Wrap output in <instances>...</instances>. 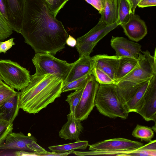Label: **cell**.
<instances>
[{"mask_svg": "<svg viewBox=\"0 0 156 156\" xmlns=\"http://www.w3.org/2000/svg\"><path fill=\"white\" fill-rule=\"evenodd\" d=\"M45 0H24L20 33L35 53L55 55L65 48L69 35Z\"/></svg>", "mask_w": 156, "mask_h": 156, "instance_id": "6da1fadb", "label": "cell"}, {"mask_svg": "<svg viewBox=\"0 0 156 156\" xmlns=\"http://www.w3.org/2000/svg\"><path fill=\"white\" fill-rule=\"evenodd\" d=\"M63 83L62 80L52 75L35 73L21 90L20 108L29 114L38 113L60 97Z\"/></svg>", "mask_w": 156, "mask_h": 156, "instance_id": "7a4b0ae2", "label": "cell"}, {"mask_svg": "<svg viewBox=\"0 0 156 156\" xmlns=\"http://www.w3.org/2000/svg\"><path fill=\"white\" fill-rule=\"evenodd\" d=\"M137 59L136 66L115 84L125 105L133 95L141 84L150 80L156 74V48L153 55L147 50L142 51Z\"/></svg>", "mask_w": 156, "mask_h": 156, "instance_id": "3957f363", "label": "cell"}, {"mask_svg": "<svg viewBox=\"0 0 156 156\" xmlns=\"http://www.w3.org/2000/svg\"><path fill=\"white\" fill-rule=\"evenodd\" d=\"M95 105L101 114L106 117L124 119L128 118L129 113L115 84H99L95 96Z\"/></svg>", "mask_w": 156, "mask_h": 156, "instance_id": "277c9868", "label": "cell"}, {"mask_svg": "<svg viewBox=\"0 0 156 156\" xmlns=\"http://www.w3.org/2000/svg\"><path fill=\"white\" fill-rule=\"evenodd\" d=\"M32 61L36 69L35 74L51 75L60 78L63 82L74 64L73 63H69L48 53H36Z\"/></svg>", "mask_w": 156, "mask_h": 156, "instance_id": "5b68a950", "label": "cell"}, {"mask_svg": "<svg viewBox=\"0 0 156 156\" xmlns=\"http://www.w3.org/2000/svg\"><path fill=\"white\" fill-rule=\"evenodd\" d=\"M0 76L5 83L18 91L26 87L30 81V72L16 62L0 60Z\"/></svg>", "mask_w": 156, "mask_h": 156, "instance_id": "8992f818", "label": "cell"}, {"mask_svg": "<svg viewBox=\"0 0 156 156\" xmlns=\"http://www.w3.org/2000/svg\"><path fill=\"white\" fill-rule=\"evenodd\" d=\"M118 26L117 22L108 24L99 20L98 23L87 33L77 38L75 46L79 57L90 56L98 43Z\"/></svg>", "mask_w": 156, "mask_h": 156, "instance_id": "52a82bcc", "label": "cell"}, {"mask_svg": "<svg viewBox=\"0 0 156 156\" xmlns=\"http://www.w3.org/2000/svg\"><path fill=\"white\" fill-rule=\"evenodd\" d=\"M37 139L31 134L25 135L21 132H12L8 135L0 150L24 151L36 153L47 152L37 143Z\"/></svg>", "mask_w": 156, "mask_h": 156, "instance_id": "ba28073f", "label": "cell"}, {"mask_svg": "<svg viewBox=\"0 0 156 156\" xmlns=\"http://www.w3.org/2000/svg\"><path fill=\"white\" fill-rule=\"evenodd\" d=\"M99 85L94 76L90 75L75 109V117L81 122L88 118L95 106V98Z\"/></svg>", "mask_w": 156, "mask_h": 156, "instance_id": "9c48e42d", "label": "cell"}, {"mask_svg": "<svg viewBox=\"0 0 156 156\" xmlns=\"http://www.w3.org/2000/svg\"><path fill=\"white\" fill-rule=\"evenodd\" d=\"M146 121L156 122V74L150 80L136 112Z\"/></svg>", "mask_w": 156, "mask_h": 156, "instance_id": "30bf717a", "label": "cell"}, {"mask_svg": "<svg viewBox=\"0 0 156 156\" xmlns=\"http://www.w3.org/2000/svg\"><path fill=\"white\" fill-rule=\"evenodd\" d=\"M144 144L137 141L122 138L106 140L88 145L89 149L94 151H116L136 149Z\"/></svg>", "mask_w": 156, "mask_h": 156, "instance_id": "8fae6325", "label": "cell"}, {"mask_svg": "<svg viewBox=\"0 0 156 156\" xmlns=\"http://www.w3.org/2000/svg\"><path fill=\"white\" fill-rule=\"evenodd\" d=\"M112 47L119 57H129L137 59L142 51L141 45L123 37L112 36L110 41Z\"/></svg>", "mask_w": 156, "mask_h": 156, "instance_id": "7c38bea8", "label": "cell"}, {"mask_svg": "<svg viewBox=\"0 0 156 156\" xmlns=\"http://www.w3.org/2000/svg\"><path fill=\"white\" fill-rule=\"evenodd\" d=\"M124 33L131 40L138 42L147 34V26L140 16L135 13L130 16L126 23L121 25Z\"/></svg>", "mask_w": 156, "mask_h": 156, "instance_id": "4fadbf2b", "label": "cell"}, {"mask_svg": "<svg viewBox=\"0 0 156 156\" xmlns=\"http://www.w3.org/2000/svg\"><path fill=\"white\" fill-rule=\"evenodd\" d=\"M10 20V26L13 30L20 33L23 23L24 0H5Z\"/></svg>", "mask_w": 156, "mask_h": 156, "instance_id": "5bb4252c", "label": "cell"}, {"mask_svg": "<svg viewBox=\"0 0 156 156\" xmlns=\"http://www.w3.org/2000/svg\"><path fill=\"white\" fill-rule=\"evenodd\" d=\"M73 66L67 77L63 82L65 84L88 75H92L94 68L91 58L89 56H82L73 62Z\"/></svg>", "mask_w": 156, "mask_h": 156, "instance_id": "9a60e30c", "label": "cell"}, {"mask_svg": "<svg viewBox=\"0 0 156 156\" xmlns=\"http://www.w3.org/2000/svg\"><path fill=\"white\" fill-rule=\"evenodd\" d=\"M91 58L94 68H99L115 81L119 61V57L116 55L109 56L105 54H100Z\"/></svg>", "mask_w": 156, "mask_h": 156, "instance_id": "2e32d148", "label": "cell"}, {"mask_svg": "<svg viewBox=\"0 0 156 156\" xmlns=\"http://www.w3.org/2000/svg\"><path fill=\"white\" fill-rule=\"evenodd\" d=\"M67 121L63 125L59 133V137L65 140H80L81 133L83 130L81 121L70 113L67 115Z\"/></svg>", "mask_w": 156, "mask_h": 156, "instance_id": "e0dca14e", "label": "cell"}, {"mask_svg": "<svg viewBox=\"0 0 156 156\" xmlns=\"http://www.w3.org/2000/svg\"><path fill=\"white\" fill-rule=\"evenodd\" d=\"M20 94L17 91L0 107V119L13 123L20 108Z\"/></svg>", "mask_w": 156, "mask_h": 156, "instance_id": "ac0fdd59", "label": "cell"}, {"mask_svg": "<svg viewBox=\"0 0 156 156\" xmlns=\"http://www.w3.org/2000/svg\"><path fill=\"white\" fill-rule=\"evenodd\" d=\"M99 20L111 24L117 22L118 18L117 0H105L104 9Z\"/></svg>", "mask_w": 156, "mask_h": 156, "instance_id": "d6986e66", "label": "cell"}, {"mask_svg": "<svg viewBox=\"0 0 156 156\" xmlns=\"http://www.w3.org/2000/svg\"><path fill=\"white\" fill-rule=\"evenodd\" d=\"M138 62V59L129 57H119L115 83L130 73L136 66Z\"/></svg>", "mask_w": 156, "mask_h": 156, "instance_id": "ffe728a7", "label": "cell"}, {"mask_svg": "<svg viewBox=\"0 0 156 156\" xmlns=\"http://www.w3.org/2000/svg\"><path fill=\"white\" fill-rule=\"evenodd\" d=\"M150 80L141 84L133 96L126 103L125 105L128 113H136L138 111Z\"/></svg>", "mask_w": 156, "mask_h": 156, "instance_id": "44dd1931", "label": "cell"}, {"mask_svg": "<svg viewBox=\"0 0 156 156\" xmlns=\"http://www.w3.org/2000/svg\"><path fill=\"white\" fill-rule=\"evenodd\" d=\"M117 23L121 25L126 23L133 14V8L130 0H117Z\"/></svg>", "mask_w": 156, "mask_h": 156, "instance_id": "7402d4cb", "label": "cell"}, {"mask_svg": "<svg viewBox=\"0 0 156 156\" xmlns=\"http://www.w3.org/2000/svg\"><path fill=\"white\" fill-rule=\"evenodd\" d=\"M88 145L87 140H79L66 144L53 146L48 147L52 151L58 153H64L76 149H85Z\"/></svg>", "mask_w": 156, "mask_h": 156, "instance_id": "603a6c76", "label": "cell"}, {"mask_svg": "<svg viewBox=\"0 0 156 156\" xmlns=\"http://www.w3.org/2000/svg\"><path fill=\"white\" fill-rule=\"evenodd\" d=\"M134 137L140 139L141 141L149 142L154 136V131L150 127L137 125L132 133Z\"/></svg>", "mask_w": 156, "mask_h": 156, "instance_id": "cb8c5ba5", "label": "cell"}, {"mask_svg": "<svg viewBox=\"0 0 156 156\" xmlns=\"http://www.w3.org/2000/svg\"><path fill=\"white\" fill-rule=\"evenodd\" d=\"M90 75H87L71 82L63 84L62 89V93L84 88Z\"/></svg>", "mask_w": 156, "mask_h": 156, "instance_id": "d4e9b609", "label": "cell"}, {"mask_svg": "<svg viewBox=\"0 0 156 156\" xmlns=\"http://www.w3.org/2000/svg\"><path fill=\"white\" fill-rule=\"evenodd\" d=\"M84 88L75 90L68 95L65 100L69 105L70 113L74 116L75 117V109L80 100Z\"/></svg>", "mask_w": 156, "mask_h": 156, "instance_id": "484cf974", "label": "cell"}, {"mask_svg": "<svg viewBox=\"0 0 156 156\" xmlns=\"http://www.w3.org/2000/svg\"><path fill=\"white\" fill-rule=\"evenodd\" d=\"M97 81L101 84H115V82L108 75L97 67L94 68L93 74Z\"/></svg>", "mask_w": 156, "mask_h": 156, "instance_id": "4316f807", "label": "cell"}, {"mask_svg": "<svg viewBox=\"0 0 156 156\" xmlns=\"http://www.w3.org/2000/svg\"><path fill=\"white\" fill-rule=\"evenodd\" d=\"M17 92L2 82L0 85V107Z\"/></svg>", "mask_w": 156, "mask_h": 156, "instance_id": "83f0119b", "label": "cell"}, {"mask_svg": "<svg viewBox=\"0 0 156 156\" xmlns=\"http://www.w3.org/2000/svg\"><path fill=\"white\" fill-rule=\"evenodd\" d=\"M13 123L0 119V145L4 143L9 133L12 132Z\"/></svg>", "mask_w": 156, "mask_h": 156, "instance_id": "f1b7e54d", "label": "cell"}, {"mask_svg": "<svg viewBox=\"0 0 156 156\" xmlns=\"http://www.w3.org/2000/svg\"><path fill=\"white\" fill-rule=\"evenodd\" d=\"M12 30L8 24L0 18V41H3L12 33Z\"/></svg>", "mask_w": 156, "mask_h": 156, "instance_id": "f546056e", "label": "cell"}, {"mask_svg": "<svg viewBox=\"0 0 156 156\" xmlns=\"http://www.w3.org/2000/svg\"><path fill=\"white\" fill-rule=\"evenodd\" d=\"M0 18L10 26V20L5 0H0Z\"/></svg>", "mask_w": 156, "mask_h": 156, "instance_id": "4dcf8cb0", "label": "cell"}, {"mask_svg": "<svg viewBox=\"0 0 156 156\" xmlns=\"http://www.w3.org/2000/svg\"><path fill=\"white\" fill-rule=\"evenodd\" d=\"M65 0H54L53 4L50 7L51 11L56 17L60 10L66 4Z\"/></svg>", "mask_w": 156, "mask_h": 156, "instance_id": "1f68e13d", "label": "cell"}, {"mask_svg": "<svg viewBox=\"0 0 156 156\" xmlns=\"http://www.w3.org/2000/svg\"><path fill=\"white\" fill-rule=\"evenodd\" d=\"M91 5L101 14L105 7V0H85Z\"/></svg>", "mask_w": 156, "mask_h": 156, "instance_id": "d6a6232c", "label": "cell"}, {"mask_svg": "<svg viewBox=\"0 0 156 156\" xmlns=\"http://www.w3.org/2000/svg\"><path fill=\"white\" fill-rule=\"evenodd\" d=\"M14 38H11L6 41H0V53H6L7 51L10 49L15 44L13 41Z\"/></svg>", "mask_w": 156, "mask_h": 156, "instance_id": "836d02e7", "label": "cell"}, {"mask_svg": "<svg viewBox=\"0 0 156 156\" xmlns=\"http://www.w3.org/2000/svg\"><path fill=\"white\" fill-rule=\"evenodd\" d=\"M74 150L71 151L69 152L64 153H58L52 151L49 152L47 151L45 153H37V156H67L73 153Z\"/></svg>", "mask_w": 156, "mask_h": 156, "instance_id": "e575fe53", "label": "cell"}, {"mask_svg": "<svg viewBox=\"0 0 156 156\" xmlns=\"http://www.w3.org/2000/svg\"><path fill=\"white\" fill-rule=\"evenodd\" d=\"M156 5V0H140L137 6L139 8L153 6Z\"/></svg>", "mask_w": 156, "mask_h": 156, "instance_id": "d590c367", "label": "cell"}, {"mask_svg": "<svg viewBox=\"0 0 156 156\" xmlns=\"http://www.w3.org/2000/svg\"><path fill=\"white\" fill-rule=\"evenodd\" d=\"M14 155L16 156H37V153L24 151H17L14 152Z\"/></svg>", "mask_w": 156, "mask_h": 156, "instance_id": "8d00e7d4", "label": "cell"}, {"mask_svg": "<svg viewBox=\"0 0 156 156\" xmlns=\"http://www.w3.org/2000/svg\"><path fill=\"white\" fill-rule=\"evenodd\" d=\"M77 43L76 40L70 35H69L66 41V44L68 46L74 47L76 46Z\"/></svg>", "mask_w": 156, "mask_h": 156, "instance_id": "74e56055", "label": "cell"}, {"mask_svg": "<svg viewBox=\"0 0 156 156\" xmlns=\"http://www.w3.org/2000/svg\"><path fill=\"white\" fill-rule=\"evenodd\" d=\"M132 3L133 8V12L135 13L136 9L137 4L140 0H130Z\"/></svg>", "mask_w": 156, "mask_h": 156, "instance_id": "f35d334b", "label": "cell"}, {"mask_svg": "<svg viewBox=\"0 0 156 156\" xmlns=\"http://www.w3.org/2000/svg\"><path fill=\"white\" fill-rule=\"evenodd\" d=\"M50 5L51 7L52 6L53 4L54 0H45Z\"/></svg>", "mask_w": 156, "mask_h": 156, "instance_id": "ab89813d", "label": "cell"}, {"mask_svg": "<svg viewBox=\"0 0 156 156\" xmlns=\"http://www.w3.org/2000/svg\"><path fill=\"white\" fill-rule=\"evenodd\" d=\"M3 82L2 81V80L1 79V78L0 76V85L2 83V82Z\"/></svg>", "mask_w": 156, "mask_h": 156, "instance_id": "60d3db41", "label": "cell"}, {"mask_svg": "<svg viewBox=\"0 0 156 156\" xmlns=\"http://www.w3.org/2000/svg\"><path fill=\"white\" fill-rule=\"evenodd\" d=\"M69 0H65V2H66V3L67 2L69 1Z\"/></svg>", "mask_w": 156, "mask_h": 156, "instance_id": "b9f144b4", "label": "cell"}]
</instances>
